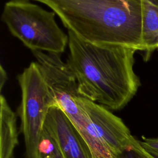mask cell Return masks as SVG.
Wrapping results in <instances>:
<instances>
[{"instance_id":"1","label":"cell","mask_w":158,"mask_h":158,"mask_svg":"<svg viewBox=\"0 0 158 158\" xmlns=\"http://www.w3.org/2000/svg\"><path fill=\"white\" fill-rule=\"evenodd\" d=\"M67 64L79 93L111 110L125 107L140 85L133 69L136 50L123 46L96 45L68 30Z\"/></svg>"},{"instance_id":"13","label":"cell","mask_w":158,"mask_h":158,"mask_svg":"<svg viewBox=\"0 0 158 158\" xmlns=\"http://www.w3.org/2000/svg\"><path fill=\"white\" fill-rule=\"evenodd\" d=\"M7 79V75H6V72L4 70V69H3L2 66L1 65V78H0V88H1V91L2 89V87L4 86V84L6 82V80Z\"/></svg>"},{"instance_id":"7","label":"cell","mask_w":158,"mask_h":158,"mask_svg":"<svg viewBox=\"0 0 158 158\" xmlns=\"http://www.w3.org/2000/svg\"><path fill=\"white\" fill-rule=\"evenodd\" d=\"M44 129L57 144L63 158H93L86 141L57 106L50 107Z\"/></svg>"},{"instance_id":"8","label":"cell","mask_w":158,"mask_h":158,"mask_svg":"<svg viewBox=\"0 0 158 158\" xmlns=\"http://www.w3.org/2000/svg\"><path fill=\"white\" fill-rule=\"evenodd\" d=\"M0 104V158H14V150L19 143L16 115L2 94Z\"/></svg>"},{"instance_id":"11","label":"cell","mask_w":158,"mask_h":158,"mask_svg":"<svg viewBox=\"0 0 158 158\" xmlns=\"http://www.w3.org/2000/svg\"><path fill=\"white\" fill-rule=\"evenodd\" d=\"M138 141L144 150L154 157L158 158V138H147L143 137L142 141Z\"/></svg>"},{"instance_id":"12","label":"cell","mask_w":158,"mask_h":158,"mask_svg":"<svg viewBox=\"0 0 158 158\" xmlns=\"http://www.w3.org/2000/svg\"><path fill=\"white\" fill-rule=\"evenodd\" d=\"M40 155L41 158H63L57 146L41 151Z\"/></svg>"},{"instance_id":"5","label":"cell","mask_w":158,"mask_h":158,"mask_svg":"<svg viewBox=\"0 0 158 158\" xmlns=\"http://www.w3.org/2000/svg\"><path fill=\"white\" fill-rule=\"evenodd\" d=\"M17 78L22 92L19 114L25 158H41L39 148L44 122L50 107L56 103L37 62H31Z\"/></svg>"},{"instance_id":"2","label":"cell","mask_w":158,"mask_h":158,"mask_svg":"<svg viewBox=\"0 0 158 158\" xmlns=\"http://www.w3.org/2000/svg\"><path fill=\"white\" fill-rule=\"evenodd\" d=\"M34 1L51 9L82 40L143 51L142 0Z\"/></svg>"},{"instance_id":"9","label":"cell","mask_w":158,"mask_h":158,"mask_svg":"<svg viewBox=\"0 0 158 158\" xmlns=\"http://www.w3.org/2000/svg\"><path fill=\"white\" fill-rule=\"evenodd\" d=\"M143 51L149 55L158 50V0H142Z\"/></svg>"},{"instance_id":"3","label":"cell","mask_w":158,"mask_h":158,"mask_svg":"<svg viewBox=\"0 0 158 158\" xmlns=\"http://www.w3.org/2000/svg\"><path fill=\"white\" fill-rule=\"evenodd\" d=\"M55 15L29 0H10L4 5L2 20L10 33L31 51L60 54L69 37L58 26Z\"/></svg>"},{"instance_id":"10","label":"cell","mask_w":158,"mask_h":158,"mask_svg":"<svg viewBox=\"0 0 158 158\" xmlns=\"http://www.w3.org/2000/svg\"><path fill=\"white\" fill-rule=\"evenodd\" d=\"M116 158H155L141 146L137 140L133 145L125 149L115 156Z\"/></svg>"},{"instance_id":"14","label":"cell","mask_w":158,"mask_h":158,"mask_svg":"<svg viewBox=\"0 0 158 158\" xmlns=\"http://www.w3.org/2000/svg\"><path fill=\"white\" fill-rule=\"evenodd\" d=\"M93 158H99V157H93Z\"/></svg>"},{"instance_id":"4","label":"cell","mask_w":158,"mask_h":158,"mask_svg":"<svg viewBox=\"0 0 158 158\" xmlns=\"http://www.w3.org/2000/svg\"><path fill=\"white\" fill-rule=\"evenodd\" d=\"M38 63L56 106L68 117L93 152L102 149L103 144L78 101L76 78L67 62L59 54L32 51Z\"/></svg>"},{"instance_id":"6","label":"cell","mask_w":158,"mask_h":158,"mask_svg":"<svg viewBox=\"0 0 158 158\" xmlns=\"http://www.w3.org/2000/svg\"><path fill=\"white\" fill-rule=\"evenodd\" d=\"M78 101L97 135L115 157L136 142L137 139L131 135L122 119L104 106L81 94Z\"/></svg>"}]
</instances>
